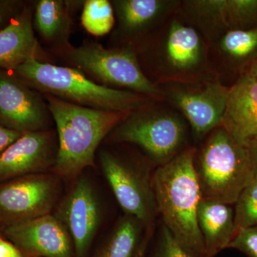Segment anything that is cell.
Listing matches in <instances>:
<instances>
[{
	"label": "cell",
	"instance_id": "obj_1",
	"mask_svg": "<svg viewBox=\"0 0 257 257\" xmlns=\"http://www.w3.org/2000/svg\"><path fill=\"white\" fill-rule=\"evenodd\" d=\"M45 96L58 136L53 170L58 177L76 178L94 165L99 145L130 113L87 107L50 94Z\"/></svg>",
	"mask_w": 257,
	"mask_h": 257
},
{
	"label": "cell",
	"instance_id": "obj_2",
	"mask_svg": "<svg viewBox=\"0 0 257 257\" xmlns=\"http://www.w3.org/2000/svg\"><path fill=\"white\" fill-rule=\"evenodd\" d=\"M196 149L187 148L160 165L152 177L157 211L164 225L192 257H204L197 221L202 199L194 168Z\"/></svg>",
	"mask_w": 257,
	"mask_h": 257
},
{
	"label": "cell",
	"instance_id": "obj_3",
	"mask_svg": "<svg viewBox=\"0 0 257 257\" xmlns=\"http://www.w3.org/2000/svg\"><path fill=\"white\" fill-rule=\"evenodd\" d=\"M30 87L79 105L131 113L153 100L139 93L101 85L76 68L31 58L13 71Z\"/></svg>",
	"mask_w": 257,
	"mask_h": 257
},
{
	"label": "cell",
	"instance_id": "obj_4",
	"mask_svg": "<svg viewBox=\"0 0 257 257\" xmlns=\"http://www.w3.org/2000/svg\"><path fill=\"white\" fill-rule=\"evenodd\" d=\"M194 168L202 199L229 205L236 203L254 176L247 143L235 140L221 126L196 151Z\"/></svg>",
	"mask_w": 257,
	"mask_h": 257
},
{
	"label": "cell",
	"instance_id": "obj_5",
	"mask_svg": "<svg viewBox=\"0 0 257 257\" xmlns=\"http://www.w3.org/2000/svg\"><path fill=\"white\" fill-rule=\"evenodd\" d=\"M65 55L76 69L101 85L126 88V90L153 99L163 96L162 91L144 74L131 49H108L96 42H89L69 48Z\"/></svg>",
	"mask_w": 257,
	"mask_h": 257
},
{
	"label": "cell",
	"instance_id": "obj_6",
	"mask_svg": "<svg viewBox=\"0 0 257 257\" xmlns=\"http://www.w3.org/2000/svg\"><path fill=\"white\" fill-rule=\"evenodd\" d=\"M148 106L128 114L110 133L111 140L138 145L152 160L165 165L180 153L187 135L177 115Z\"/></svg>",
	"mask_w": 257,
	"mask_h": 257
},
{
	"label": "cell",
	"instance_id": "obj_7",
	"mask_svg": "<svg viewBox=\"0 0 257 257\" xmlns=\"http://www.w3.org/2000/svg\"><path fill=\"white\" fill-rule=\"evenodd\" d=\"M99 161L113 194L126 214L136 217L145 228L154 224L158 211L150 174L109 152H101Z\"/></svg>",
	"mask_w": 257,
	"mask_h": 257
},
{
	"label": "cell",
	"instance_id": "obj_8",
	"mask_svg": "<svg viewBox=\"0 0 257 257\" xmlns=\"http://www.w3.org/2000/svg\"><path fill=\"white\" fill-rule=\"evenodd\" d=\"M59 192L57 176L39 173L0 184L3 229L50 214Z\"/></svg>",
	"mask_w": 257,
	"mask_h": 257
},
{
	"label": "cell",
	"instance_id": "obj_9",
	"mask_svg": "<svg viewBox=\"0 0 257 257\" xmlns=\"http://www.w3.org/2000/svg\"><path fill=\"white\" fill-rule=\"evenodd\" d=\"M32 89L13 72L0 68V124L22 134L44 130L50 111Z\"/></svg>",
	"mask_w": 257,
	"mask_h": 257
},
{
	"label": "cell",
	"instance_id": "obj_10",
	"mask_svg": "<svg viewBox=\"0 0 257 257\" xmlns=\"http://www.w3.org/2000/svg\"><path fill=\"white\" fill-rule=\"evenodd\" d=\"M55 216L68 231L76 257H85L101 221L99 203L90 181L79 179L60 203Z\"/></svg>",
	"mask_w": 257,
	"mask_h": 257
},
{
	"label": "cell",
	"instance_id": "obj_11",
	"mask_svg": "<svg viewBox=\"0 0 257 257\" xmlns=\"http://www.w3.org/2000/svg\"><path fill=\"white\" fill-rule=\"evenodd\" d=\"M229 91L214 82L198 87L175 88L167 95L188 120L195 136L202 138L221 126Z\"/></svg>",
	"mask_w": 257,
	"mask_h": 257
},
{
	"label": "cell",
	"instance_id": "obj_12",
	"mask_svg": "<svg viewBox=\"0 0 257 257\" xmlns=\"http://www.w3.org/2000/svg\"><path fill=\"white\" fill-rule=\"evenodd\" d=\"M5 236L32 257H72V243L64 225L48 214L3 229Z\"/></svg>",
	"mask_w": 257,
	"mask_h": 257
},
{
	"label": "cell",
	"instance_id": "obj_13",
	"mask_svg": "<svg viewBox=\"0 0 257 257\" xmlns=\"http://www.w3.org/2000/svg\"><path fill=\"white\" fill-rule=\"evenodd\" d=\"M57 148L47 130L23 134L0 155V184L34 174L55 165Z\"/></svg>",
	"mask_w": 257,
	"mask_h": 257
},
{
	"label": "cell",
	"instance_id": "obj_14",
	"mask_svg": "<svg viewBox=\"0 0 257 257\" xmlns=\"http://www.w3.org/2000/svg\"><path fill=\"white\" fill-rule=\"evenodd\" d=\"M221 126L241 143L257 137V79L249 72L229 88Z\"/></svg>",
	"mask_w": 257,
	"mask_h": 257
},
{
	"label": "cell",
	"instance_id": "obj_15",
	"mask_svg": "<svg viewBox=\"0 0 257 257\" xmlns=\"http://www.w3.org/2000/svg\"><path fill=\"white\" fill-rule=\"evenodd\" d=\"M38 52L32 10L25 5L21 13L0 30V68L13 72L30 59H38Z\"/></svg>",
	"mask_w": 257,
	"mask_h": 257
},
{
	"label": "cell",
	"instance_id": "obj_16",
	"mask_svg": "<svg viewBox=\"0 0 257 257\" xmlns=\"http://www.w3.org/2000/svg\"><path fill=\"white\" fill-rule=\"evenodd\" d=\"M197 221L204 242V257H216L235 236L234 214L229 204L201 199Z\"/></svg>",
	"mask_w": 257,
	"mask_h": 257
},
{
	"label": "cell",
	"instance_id": "obj_17",
	"mask_svg": "<svg viewBox=\"0 0 257 257\" xmlns=\"http://www.w3.org/2000/svg\"><path fill=\"white\" fill-rule=\"evenodd\" d=\"M190 4L199 16L224 24L229 30L257 28V0H201Z\"/></svg>",
	"mask_w": 257,
	"mask_h": 257
},
{
	"label": "cell",
	"instance_id": "obj_18",
	"mask_svg": "<svg viewBox=\"0 0 257 257\" xmlns=\"http://www.w3.org/2000/svg\"><path fill=\"white\" fill-rule=\"evenodd\" d=\"M166 57L173 68L189 71L200 64L202 57V40L191 27L174 23L166 42Z\"/></svg>",
	"mask_w": 257,
	"mask_h": 257
},
{
	"label": "cell",
	"instance_id": "obj_19",
	"mask_svg": "<svg viewBox=\"0 0 257 257\" xmlns=\"http://www.w3.org/2000/svg\"><path fill=\"white\" fill-rule=\"evenodd\" d=\"M73 2L40 0L35 11V25L37 31L49 42L62 40L70 28L71 5Z\"/></svg>",
	"mask_w": 257,
	"mask_h": 257
},
{
	"label": "cell",
	"instance_id": "obj_20",
	"mask_svg": "<svg viewBox=\"0 0 257 257\" xmlns=\"http://www.w3.org/2000/svg\"><path fill=\"white\" fill-rule=\"evenodd\" d=\"M144 227L138 219L126 214L94 257H135Z\"/></svg>",
	"mask_w": 257,
	"mask_h": 257
},
{
	"label": "cell",
	"instance_id": "obj_21",
	"mask_svg": "<svg viewBox=\"0 0 257 257\" xmlns=\"http://www.w3.org/2000/svg\"><path fill=\"white\" fill-rule=\"evenodd\" d=\"M120 26L128 33L141 31L165 10V2L160 0H118L113 3Z\"/></svg>",
	"mask_w": 257,
	"mask_h": 257
},
{
	"label": "cell",
	"instance_id": "obj_22",
	"mask_svg": "<svg viewBox=\"0 0 257 257\" xmlns=\"http://www.w3.org/2000/svg\"><path fill=\"white\" fill-rule=\"evenodd\" d=\"M223 53L232 60L242 62L257 55V28L228 30L221 38Z\"/></svg>",
	"mask_w": 257,
	"mask_h": 257
},
{
	"label": "cell",
	"instance_id": "obj_23",
	"mask_svg": "<svg viewBox=\"0 0 257 257\" xmlns=\"http://www.w3.org/2000/svg\"><path fill=\"white\" fill-rule=\"evenodd\" d=\"M81 21L84 28L94 36L109 33L114 26V10L106 0H87L83 7Z\"/></svg>",
	"mask_w": 257,
	"mask_h": 257
},
{
	"label": "cell",
	"instance_id": "obj_24",
	"mask_svg": "<svg viewBox=\"0 0 257 257\" xmlns=\"http://www.w3.org/2000/svg\"><path fill=\"white\" fill-rule=\"evenodd\" d=\"M234 204L235 234L240 230L257 225V172Z\"/></svg>",
	"mask_w": 257,
	"mask_h": 257
},
{
	"label": "cell",
	"instance_id": "obj_25",
	"mask_svg": "<svg viewBox=\"0 0 257 257\" xmlns=\"http://www.w3.org/2000/svg\"><path fill=\"white\" fill-rule=\"evenodd\" d=\"M152 257H192L163 225L157 237Z\"/></svg>",
	"mask_w": 257,
	"mask_h": 257
},
{
	"label": "cell",
	"instance_id": "obj_26",
	"mask_svg": "<svg viewBox=\"0 0 257 257\" xmlns=\"http://www.w3.org/2000/svg\"><path fill=\"white\" fill-rule=\"evenodd\" d=\"M227 248H234L247 257H257V225L238 231Z\"/></svg>",
	"mask_w": 257,
	"mask_h": 257
},
{
	"label": "cell",
	"instance_id": "obj_27",
	"mask_svg": "<svg viewBox=\"0 0 257 257\" xmlns=\"http://www.w3.org/2000/svg\"><path fill=\"white\" fill-rule=\"evenodd\" d=\"M25 5L16 0H0V30L6 28L21 13Z\"/></svg>",
	"mask_w": 257,
	"mask_h": 257
},
{
	"label": "cell",
	"instance_id": "obj_28",
	"mask_svg": "<svg viewBox=\"0 0 257 257\" xmlns=\"http://www.w3.org/2000/svg\"><path fill=\"white\" fill-rule=\"evenodd\" d=\"M23 135L0 124V155Z\"/></svg>",
	"mask_w": 257,
	"mask_h": 257
},
{
	"label": "cell",
	"instance_id": "obj_29",
	"mask_svg": "<svg viewBox=\"0 0 257 257\" xmlns=\"http://www.w3.org/2000/svg\"><path fill=\"white\" fill-rule=\"evenodd\" d=\"M0 257H25L23 253L13 243L0 236Z\"/></svg>",
	"mask_w": 257,
	"mask_h": 257
},
{
	"label": "cell",
	"instance_id": "obj_30",
	"mask_svg": "<svg viewBox=\"0 0 257 257\" xmlns=\"http://www.w3.org/2000/svg\"><path fill=\"white\" fill-rule=\"evenodd\" d=\"M153 227L154 224H152L147 226L145 229V234L142 237L135 257H145L147 246H148L150 239H151L152 234H153Z\"/></svg>",
	"mask_w": 257,
	"mask_h": 257
},
{
	"label": "cell",
	"instance_id": "obj_31",
	"mask_svg": "<svg viewBox=\"0 0 257 257\" xmlns=\"http://www.w3.org/2000/svg\"><path fill=\"white\" fill-rule=\"evenodd\" d=\"M247 147L253 168H254V172H257V137L248 140Z\"/></svg>",
	"mask_w": 257,
	"mask_h": 257
},
{
	"label": "cell",
	"instance_id": "obj_32",
	"mask_svg": "<svg viewBox=\"0 0 257 257\" xmlns=\"http://www.w3.org/2000/svg\"><path fill=\"white\" fill-rule=\"evenodd\" d=\"M248 72L257 79V58L253 61Z\"/></svg>",
	"mask_w": 257,
	"mask_h": 257
}]
</instances>
